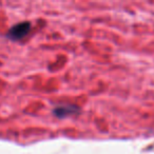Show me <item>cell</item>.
<instances>
[{
	"label": "cell",
	"instance_id": "obj_1",
	"mask_svg": "<svg viewBox=\"0 0 154 154\" xmlns=\"http://www.w3.org/2000/svg\"><path fill=\"white\" fill-rule=\"evenodd\" d=\"M31 28H32L31 22H29V21L19 22V23L13 26L9 31H8L7 37L14 41L21 40L22 38H24V37L30 33Z\"/></svg>",
	"mask_w": 154,
	"mask_h": 154
},
{
	"label": "cell",
	"instance_id": "obj_2",
	"mask_svg": "<svg viewBox=\"0 0 154 154\" xmlns=\"http://www.w3.org/2000/svg\"><path fill=\"white\" fill-rule=\"evenodd\" d=\"M80 108L76 105H61L53 110V114L58 118H63L70 115H75L79 113Z\"/></svg>",
	"mask_w": 154,
	"mask_h": 154
}]
</instances>
